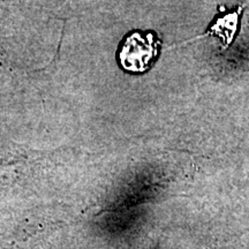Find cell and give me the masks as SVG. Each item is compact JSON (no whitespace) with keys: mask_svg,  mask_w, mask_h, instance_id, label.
I'll use <instances>...</instances> for the list:
<instances>
[{"mask_svg":"<svg viewBox=\"0 0 249 249\" xmlns=\"http://www.w3.org/2000/svg\"><path fill=\"white\" fill-rule=\"evenodd\" d=\"M160 45L155 33L133 31L124 36L118 49L120 66L128 73H144L157 58Z\"/></svg>","mask_w":249,"mask_h":249,"instance_id":"6da1fadb","label":"cell"},{"mask_svg":"<svg viewBox=\"0 0 249 249\" xmlns=\"http://www.w3.org/2000/svg\"><path fill=\"white\" fill-rule=\"evenodd\" d=\"M241 13V7L236 9L233 13H229L219 17L214 21V23L210 27L207 35H214L222 40L223 48L225 49L231 44L233 37H234L236 30H238V21Z\"/></svg>","mask_w":249,"mask_h":249,"instance_id":"7a4b0ae2","label":"cell"}]
</instances>
